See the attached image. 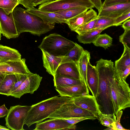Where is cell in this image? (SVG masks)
Here are the masks:
<instances>
[{
	"mask_svg": "<svg viewBox=\"0 0 130 130\" xmlns=\"http://www.w3.org/2000/svg\"><path fill=\"white\" fill-rule=\"evenodd\" d=\"M19 4V0H0V8L8 14Z\"/></svg>",
	"mask_w": 130,
	"mask_h": 130,
	"instance_id": "obj_32",
	"label": "cell"
},
{
	"mask_svg": "<svg viewBox=\"0 0 130 130\" xmlns=\"http://www.w3.org/2000/svg\"><path fill=\"white\" fill-rule=\"evenodd\" d=\"M9 109H7L4 104L0 106V118H3L7 115Z\"/></svg>",
	"mask_w": 130,
	"mask_h": 130,
	"instance_id": "obj_41",
	"label": "cell"
},
{
	"mask_svg": "<svg viewBox=\"0 0 130 130\" xmlns=\"http://www.w3.org/2000/svg\"><path fill=\"white\" fill-rule=\"evenodd\" d=\"M130 73V66L127 67L125 70L120 77L125 80H126V78L129 74Z\"/></svg>",
	"mask_w": 130,
	"mask_h": 130,
	"instance_id": "obj_43",
	"label": "cell"
},
{
	"mask_svg": "<svg viewBox=\"0 0 130 130\" xmlns=\"http://www.w3.org/2000/svg\"><path fill=\"white\" fill-rule=\"evenodd\" d=\"M42 78L38 74L32 73L18 88L10 94V96L20 99L25 94H33L39 88Z\"/></svg>",
	"mask_w": 130,
	"mask_h": 130,
	"instance_id": "obj_9",
	"label": "cell"
},
{
	"mask_svg": "<svg viewBox=\"0 0 130 130\" xmlns=\"http://www.w3.org/2000/svg\"><path fill=\"white\" fill-rule=\"evenodd\" d=\"M119 40L123 45L130 49V29L124 30V32L119 36Z\"/></svg>",
	"mask_w": 130,
	"mask_h": 130,
	"instance_id": "obj_34",
	"label": "cell"
},
{
	"mask_svg": "<svg viewBox=\"0 0 130 130\" xmlns=\"http://www.w3.org/2000/svg\"><path fill=\"white\" fill-rule=\"evenodd\" d=\"M76 126L70 124L63 119L51 118L36 123V130H55L75 129Z\"/></svg>",
	"mask_w": 130,
	"mask_h": 130,
	"instance_id": "obj_12",
	"label": "cell"
},
{
	"mask_svg": "<svg viewBox=\"0 0 130 130\" xmlns=\"http://www.w3.org/2000/svg\"><path fill=\"white\" fill-rule=\"evenodd\" d=\"M128 3H130V0H105L102 4V7Z\"/></svg>",
	"mask_w": 130,
	"mask_h": 130,
	"instance_id": "obj_38",
	"label": "cell"
},
{
	"mask_svg": "<svg viewBox=\"0 0 130 130\" xmlns=\"http://www.w3.org/2000/svg\"><path fill=\"white\" fill-rule=\"evenodd\" d=\"M53 77L54 86L55 87H67L81 83L80 80L66 76L55 75Z\"/></svg>",
	"mask_w": 130,
	"mask_h": 130,
	"instance_id": "obj_28",
	"label": "cell"
},
{
	"mask_svg": "<svg viewBox=\"0 0 130 130\" xmlns=\"http://www.w3.org/2000/svg\"><path fill=\"white\" fill-rule=\"evenodd\" d=\"M6 74H4L0 75V86L3 81Z\"/></svg>",
	"mask_w": 130,
	"mask_h": 130,
	"instance_id": "obj_46",
	"label": "cell"
},
{
	"mask_svg": "<svg viewBox=\"0 0 130 130\" xmlns=\"http://www.w3.org/2000/svg\"><path fill=\"white\" fill-rule=\"evenodd\" d=\"M31 106L18 105L11 106L5 118L7 127L12 130H24L25 120Z\"/></svg>",
	"mask_w": 130,
	"mask_h": 130,
	"instance_id": "obj_8",
	"label": "cell"
},
{
	"mask_svg": "<svg viewBox=\"0 0 130 130\" xmlns=\"http://www.w3.org/2000/svg\"><path fill=\"white\" fill-rule=\"evenodd\" d=\"M55 89L60 96L73 98L80 96L88 95L86 89L82 83L65 87H57Z\"/></svg>",
	"mask_w": 130,
	"mask_h": 130,
	"instance_id": "obj_16",
	"label": "cell"
},
{
	"mask_svg": "<svg viewBox=\"0 0 130 130\" xmlns=\"http://www.w3.org/2000/svg\"><path fill=\"white\" fill-rule=\"evenodd\" d=\"M94 7L90 0H55L40 4L38 9L54 12L73 8L85 7L90 9Z\"/></svg>",
	"mask_w": 130,
	"mask_h": 130,
	"instance_id": "obj_6",
	"label": "cell"
},
{
	"mask_svg": "<svg viewBox=\"0 0 130 130\" xmlns=\"http://www.w3.org/2000/svg\"><path fill=\"white\" fill-rule=\"evenodd\" d=\"M72 99L69 97L56 96L31 105L27 113L24 124L29 128L34 124L42 122L62 105Z\"/></svg>",
	"mask_w": 130,
	"mask_h": 130,
	"instance_id": "obj_3",
	"label": "cell"
},
{
	"mask_svg": "<svg viewBox=\"0 0 130 130\" xmlns=\"http://www.w3.org/2000/svg\"><path fill=\"white\" fill-rule=\"evenodd\" d=\"M95 7L99 12L102 7L101 0H90Z\"/></svg>",
	"mask_w": 130,
	"mask_h": 130,
	"instance_id": "obj_42",
	"label": "cell"
},
{
	"mask_svg": "<svg viewBox=\"0 0 130 130\" xmlns=\"http://www.w3.org/2000/svg\"><path fill=\"white\" fill-rule=\"evenodd\" d=\"M106 28L93 29L85 33L77 36V38L80 43L84 44L92 43L98 36Z\"/></svg>",
	"mask_w": 130,
	"mask_h": 130,
	"instance_id": "obj_26",
	"label": "cell"
},
{
	"mask_svg": "<svg viewBox=\"0 0 130 130\" xmlns=\"http://www.w3.org/2000/svg\"><path fill=\"white\" fill-rule=\"evenodd\" d=\"M55 0H35L33 3V5L34 7L42 4L53 1Z\"/></svg>",
	"mask_w": 130,
	"mask_h": 130,
	"instance_id": "obj_44",
	"label": "cell"
},
{
	"mask_svg": "<svg viewBox=\"0 0 130 130\" xmlns=\"http://www.w3.org/2000/svg\"><path fill=\"white\" fill-rule=\"evenodd\" d=\"M41 50L42 54L43 66L46 71L53 76L64 56H55L42 49Z\"/></svg>",
	"mask_w": 130,
	"mask_h": 130,
	"instance_id": "obj_18",
	"label": "cell"
},
{
	"mask_svg": "<svg viewBox=\"0 0 130 130\" xmlns=\"http://www.w3.org/2000/svg\"><path fill=\"white\" fill-rule=\"evenodd\" d=\"M96 68L99 76L98 92L95 99L100 112L114 114L111 98L109 82L115 73L113 62L111 60L101 59L97 61Z\"/></svg>",
	"mask_w": 130,
	"mask_h": 130,
	"instance_id": "obj_1",
	"label": "cell"
},
{
	"mask_svg": "<svg viewBox=\"0 0 130 130\" xmlns=\"http://www.w3.org/2000/svg\"><path fill=\"white\" fill-rule=\"evenodd\" d=\"M25 58L9 61L0 64V72L7 74H29L32 73L28 68Z\"/></svg>",
	"mask_w": 130,
	"mask_h": 130,
	"instance_id": "obj_11",
	"label": "cell"
},
{
	"mask_svg": "<svg viewBox=\"0 0 130 130\" xmlns=\"http://www.w3.org/2000/svg\"><path fill=\"white\" fill-rule=\"evenodd\" d=\"M98 17L96 12L92 9L83 12L75 17L65 21L72 31H74L80 26Z\"/></svg>",
	"mask_w": 130,
	"mask_h": 130,
	"instance_id": "obj_13",
	"label": "cell"
},
{
	"mask_svg": "<svg viewBox=\"0 0 130 130\" xmlns=\"http://www.w3.org/2000/svg\"><path fill=\"white\" fill-rule=\"evenodd\" d=\"M122 27L124 30L130 29V19H129L125 21L122 25Z\"/></svg>",
	"mask_w": 130,
	"mask_h": 130,
	"instance_id": "obj_45",
	"label": "cell"
},
{
	"mask_svg": "<svg viewBox=\"0 0 130 130\" xmlns=\"http://www.w3.org/2000/svg\"><path fill=\"white\" fill-rule=\"evenodd\" d=\"M0 31L8 39L16 38L19 36L16 30L12 12L7 14L1 8Z\"/></svg>",
	"mask_w": 130,
	"mask_h": 130,
	"instance_id": "obj_10",
	"label": "cell"
},
{
	"mask_svg": "<svg viewBox=\"0 0 130 130\" xmlns=\"http://www.w3.org/2000/svg\"><path fill=\"white\" fill-rule=\"evenodd\" d=\"M89 9L86 8L78 7L59 11L53 12L62 16L66 21Z\"/></svg>",
	"mask_w": 130,
	"mask_h": 130,
	"instance_id": "obj_29",
	"label": "cell"
},
{
	"mask_svg": "<svg viewBox=\"0 0 130 130\" xmlns=\"http://www.w3.org/2000/svg\"><path fill=\"white\" fill-rule=\"evenodd\" d=\"M90 53L86 50L84 52L78 61L77 62L79 69L81 83L85 87L88 93H89V87L88 84L87 73V65L90 59Z\"/></svg>",
	"mask_w": 130,
	"mask_h": 130,
	"instance_id": "obj_21",
	"label": "cell"
},
{
	"mask_svg": "<svg viewBox=\"0 0 130 130\" xmlns=\"http://www.w3.org/2000/svg\"><path fill=\"white\" fill-rule=\"evenodd\" d=\"M116 118L115 114H105L100 112L98 114L97 119L102 125L107 127L105 130H116Z\"/></svg>",
	"mask_w": 130,
	"mask_h": 130,
	"instance_id": "obj_27",
	"label": "cell"
},
{
	"mask_svg": "<svg viewBox=\"0 0 130 130\" xmlns=\"http://www.w3.org/2000/svg\"><path fill=\"white\" fill-rule=\"evenodd\" d=\"M1 33L0 31V40H1Z\"/></svg>",
	"mask_w": 130,
	"mask_h": 130,
	"instance_id": "obj_49",
	"label": "cell"
},
{
	"mask_svg": "<svg viewBox=\"0 0 130 130\" xmlns=\"http://www.w3.org/2000/svg\"><path fill=\"white\" fill-rule=\"evenodd\" d=\"M130 8V3L102 7L98 17H106L116 19Z\"/></svg>",
	"mask_w": 130,
	"mask_h": 130,
	"instance_id": "obj_15",
	"label": "cell"
},
{
	"mask_svg": "<svg viewBox=\"0 0 130 130\" xmlns=\"http://www.w3.org/2000/svg\"><path fill=\"white\" fill-rule=\"evenodd\" d=\"M98 17L79 27L74 31L78 35L83 34L93 29L98 20Z\"/></svg>",
	"mask_w": 130,
	"mask_h": 130,
	"instance_id": "obj_33",
	"label": "cell"
},
{
	"mask_svg": "<svg viewBox=\"0 0 130 130\" xmlns=\"http://www.w3.org/2000/svg\"><path fill=\"white\" fill-rule=\"evenodd\" d=\"M16 80L15 74H6L0 86V94L10 96L11 91Z\"/></svg>",
	"mask_w": 130,
	"mask_h": 130,
	"instance_id": "obj_25",
	"label": "cell"
},
{
	"mask_svg": "<svg viewBox=\"0 0 130 130\" xmlns=\"http://www.w3.org/2000/svg\"><path fill=\"white\" fill-rule=\"evenodd\" d=\"M29 13L40 18L45 22L52 24L64 23L63 17L58 14L40 10L34 7L26 9Z\"/></svg>",
	"mask_w": 130,
	"mask_h": 130,
	"instance_id": "obj_19",
	"label": "cell"
},
{
	"mask_svg": "<svg viewBox=\"0 0 130 130\" xmlns=\"http://www.w3.org/2000/svg\"><path fill=\"white\" fill-rule=\"evenodd\" d=\"M76 43L57 33L46 36L38 47L56 56H64L75 45Z\"/></svg>",
	"mask_w": 130,
	"mask_h": 130,
	"instance_id": "obj_5",
	"label": "cell"
},
{
	"mask_svg": "<svg viewBox=\"0 0 130 130\" xmlns=\"http://www.w3.org/2000/svg\"><path fill=\"white\" fill-rule=\"evenodd\" d=\"M84 51L83 47L76 43L75 46L64 56L60 64L68 62H77Z\"/></svg>",
	"mask_w": 130,
	"mask_h": 130,
	"instance_id": "obj_24",
	"label": "cell"
},
{
	"mask_svg": "<svg viewBox=\"0 0 130 130\" xmlns=\"http://www.w3.org/2000/svg\"><path fill=\"white\" fill-rule=\"evenodd\" d=\"M20 54L15 49L0 44V64L21 59Z\"/></svg>",
	"mask_w": 130,
	"mask_h": 130,
	"instance_id": "obj_23",
	"label": "cell"
},
{
	"mask_svg": "<svg viewBox=\"0 0 130 130\" xmlns=\"http://www.w3.org/2000/svg\"><path fill=\"white\" fill-rule=\"evenodd\" d=\"M86 117H98V115L78 107L74 104L72 99L62 105L51 114L48 118L66 119L71 118Z\"/></svg>",
	"mask_w": 130,
	"mask_h": 130,
	"instance_id": "obj_7",
	"label": "cell"
},
{
	"mask_svg": "<svg viewBox=\"0 0 130 130\" xmlns=\"http://www.w3.org/2000/svg\"><path fill=\"white\" fill-rule=\"evenodd\" d=\"M124 50L121 57L115 63V74L120 77L125 70L130 66V49L124 45Z\"/></svg>",
	"mask_w": 130,
	"mask_h": 130,
	"instance_id": "obj_22",
	"label": "cell"
},
{
	"mask_svg": "<svg viewBox=\"0 0 130 130\" xmlns=\"http://www.w3.org/2000/svg\"><path fill=\"white\" fill-rule=\"evenodd\" d=\"M87 78L89 90L95 98L98 89V73L95 66H92L89 61L87 65Z\"/></svg>",
	"mask_w": 130,
	"mask_h": 130,
	"instance_id": "obj_20",
	"label": "cell"
},
{
	"mask_svg": "<svg viewBox=\"0 0 130 130\" xmlns=\"http://www.w3.org/2000/svg\"><path fill=\"white\" fill-rule=\"evenodd\" d=\"M130 8L127 10L124 13L115 19L114 26H117L122 25V23L130 18Z\"/></svg>",
	"mask_w": 130,
	"mask_h": 130,
	"instance_id": "obj_35",
	"label": "cell"
},
{
	"mask_svg": "<svg viewBox=\"0 0 130 130\" xmlns=\"http://www.w3.org/2000/svg\"><path fill=\"white\" fill-rule=\"evenodd\" d=\"M97 119L98 117H73L63 119L70 124L75 125L76 123L85 120H94Z\"/></svg>",
	"mask_w": 130,
	"mask_h": 130,
	"instance_id": "obj_37",
	"label": "cell"
},
{
	"mask_svg": "<svg viewBox=\"0 0 130 130\" xmlns=\"http://www.w3.org/2000/svg\"><path fill=\"white\" fill-rule=\"evenodd\" d=\"M112 41V38L105 33L99 34L92 43L95 46L102 47L106 50L111 46Z\"/></svg>",
	"mask_w": 130,
	"mask_h": 130,
	"instance_id": "obj_30",
	"label": "cell"
},
{
	"mask_svg": "<svg viewBox=\"0 0 130 130\" xmlns=\"http://www.w3.org/2000/svg\"><path fill=\"white\" fill-rule=\"evenodd\" d=\"M12 14L19 35L22 33L29 32L40 36L52 30L55 27V24L45 22L21 7H15Z\"/></svg>",
	"mask_w": 130,
	"mask_h": 130,
	"instance_id": "obj_2",
	"label": "cell"
},
{
	"mask_svg": "<svg viewBox=\"0 0 130 130\" xmlns=\"http://www.w3.org/2000/svg\"><path fill=\"white\" fill-rule=\"evenodd\" d=\"M0 130H9L10 129L6 127L0 125Z\"/></svg>",
	"mask_w": 130,
	"mask_h": 130,
	"instance_id": "obj_47",
	"label": "cell"
},
{
	"mask_svg": "<svg viewBox=\"0 0 130 130\" xmlns=\"http://www.w3.org/2000/svg\"><path fill=\"white\" fill-rule=\"evenodd\" d=\"M15 74L16 77V80L11 91L10 93L18 88L21 85L29 75L19 74Z\"/></svg>",
	"mask_w": 130,
	"mask_h": 130,
	"instance_id": "obj_36",
	"label": "cell"
},
{
	"mask_svg": "<svg viewBox=\"0 0 130 130\" xmlns=\"http://www.w3.org/2000/svg\"><path fill=\"white\" fill-rule=\"evenodd\" d=\"M123 114V111L120 110L118 111L116 115V119L115 122L116 130H128L124 128L120 123L121 118Z\"/></svg>",
	"mask_w": 130,
	"mask_h": 130,
	"instance_id": "obj_39",
	"label": "cell"
},
{
	"mask_svg": "<svg viewBox=\"0 0 130 130\" xmlns=\"http://www.w3.org/2000/svg\"><path fill=\"white\" fill-rule=\"evenodd\" d=\"M74 104L78 107L96 113H100L95 97L90 95H83L72 98Z\"/></svg>",
	"mask_w": 130,
	"mask_h": 130,
	"instance_id": "obj_14",
	"label": "cell"
},
{
	"mask_svg": "<svg viewBox=\"0 0 130 130\" xmlns=\"http://www.w3.org/2000/svg\"><path fill=\"white\" fill-rule=\"evenodd\" d=\"M4 74H7L5 72H0V75Z\"/></svg>",
	"mask_w": 130,
	"mask_h": 130,
	"instance_id": "obj_48",
	"label": "cell"
},
{
	"mask_svg": "<svg viewBox=\"0 0 130 130\" xmlns=\"http://www.w3.org/2000/svg\"><path fill=\"white\" fill-rule=\"evenodd\" d=\"M110 94L114 113L130 107V89L126 80L115 73L109 82Z\"/></svg>",
	"mask_w": 130,
	"mask_h": 130,
	"instance_id": "obj_4",
	"label": "cell"
},
{
	"mask_svg": "<svg viewBox=\"0 0 130 130\" xmlns=\"http://www.w3.org/2000/svg\"><path fill=\"white\" fill-rule=\"evenodd\" d=\"M35 0H19V4L22 5L27 9L32 8L34 7L33 3Z\"/></svg>",
	"mask_w": 130,
	"mask_h": 130,
	"instance_id": "obj_40",
	"label": "cell"
},
{
	"mask_svg": "<svg viewBox=\"0 0 130 130\" xmlns=\"http://www.w3.org/2000/svg\"><path fill=\"white\" fill-rule=\"evenodd\" d=\"M98 20L93 29L107 28L114 26L115 19L106 17H98Z\"/></svg>",
	"mask_w": 130,
	"mask_h": 130,
	"instance_id": "obj_31",
	"label": "cell"
},
{
	"mask_svg": "<svg viewBox=\"0 0 130 130\" xmlns=\"http://www.w3.org/2000/svg\"><path fill=\"white\" fill-rule=\"evenodd\" d=\"M55 75L64 76L80 80V79L77 63L74 62L60 64L57 68Z\"/></svg>",
	"mask_w": 130,
	"mask_h": 130,
	"instance_id": "obj_17",
	"label": "cell"
}]
</instances>
